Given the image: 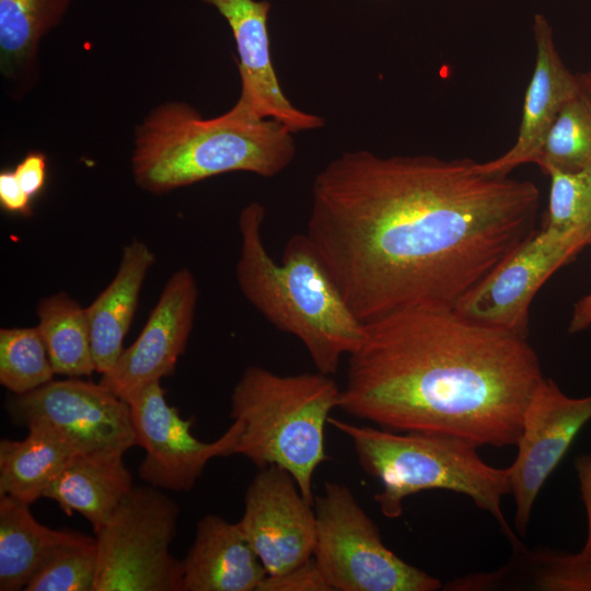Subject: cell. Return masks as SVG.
Here are the masks:
<instances>
[{"instance_id": "1", "label": "cell", "mask_w": 591, "mask_h": 591, "mask_svg": "<svg viewBox=\"0 0 591 591\" xmlns=\"http://www.w3.org/2000/svg\"><path fill=\"white\" fill-rule=\"evenodd\" d=\"M537 186L472 159L347 151L314 177L305 234L367 324L457 302L535 232Z\"/></svg>"}, {"instance_id": "2", "label": "cell", "mask_w": 591, "mask_h": 591, "mask_svg": "<svg viewBox=\"0 0 591 591\" xmlns=\"http://www.w3.org/2000/svg\"><path fill=\"white\" fill-rule=\"evenodd\" d=\"M339 407L399 432L515 445L544 378L525 336L470 322L454 310L412 309L364 324L348 356Z\"/></svg>"}, {"instance_id": "3", "label": "cell", "mask_w": 591, "mask_h": 591, "mask_svg": "<svg viewBox=\"0 0 591 591\" xmlns=\"http://www.w3.org/2000/svg\"><path fill=\"white\" fill-rule=\"evenodd\" d=\"M264 220L265 208L255 201L239 216V289L271 325L302 343L318 372L333 375L362 341L364 324L305 232L290 236L276 262L265 246Z\"/></svg>"}, {"instance_id": "4", "label": "cell", "mask_w": 591, "mask_h": 591, "mask_svg": "<svg viewBox=\"0 0 591 591\" xmlns=\"http://www.w3.org/2000/svg\"><path fill=\"white\" fill-rule=\"evenodd\" d=\"M293 132L275 119L231 108L204 118L185 102L152 109L136 127L131 171L143 190L161 195L232 172L273 177L296 157Z\"/></svg>"}, {"instance_id": "5", "label": "cell", "mask_w": 591, "mask_h": 591, "mask_svg": "<svg viewBox=\"0 0 591 591\" xmlns=\"http://www.w3.org/2000/svg\"><path fill=\"white\" fill-rule=\"evenodd\" d=\"M328 424L350 439L361 468L381 483L374 500L385 518H399L404 500L414 494L453 491L489 513L513 551L523 546L502 512V498L511 493L508 470L483 461L476 445L450 436L399 432L334 417Z\"/></svg>"}, {"instance_id": "6", "label": "cell", "mask_w": 591, "mask_h": 591, "mask_svg": "<svg viewBox=\"0 0 591 591\" xmlns=\"http://www.w3.org/2000/svg\"><path fill=\"white\" fill-rule=\"evenodd\" d=\"M340 389L322 372L282 375L260 366L245 369L231 394L230 416L243 429L235 454L258 468L277 466L314 505L313 476L328 457L325 425L339 407Z\"/></svg>"}, {"instance_id": "7", "label": "cell", "mask_w": 591, "mask_h": 591, "mask_svg": "<svg viewBox=\"0 0 591 591\" xmlns=\"http://www.w3.org/2000/svg\"><path fill=\"white\" fill-rule=\"evenodd\" d=\"M313 558L333 591H436L441 581L384 544L378 525L349 487L326 482L314 498Z\"/></svg>"}, {"instance_id": "8", "label": "cell", "mask_w": 591, "mask_h": 591, "mask_svg": "<svg viewBox=\"0 0 591 591\" xmlns=\"http://www.w3.org/2000/svg\"><path fill=\"white\" fill-rule=\"evenodd\" d=\"M178 512L162 489L134 487L95 532L93 591H183V561L170 551Z\"/></svg>"}, {"instance_id": "9", "label": "cell", "mask_w": 591, "mask_h": 591, "mask_svg": "<svg viewBox=\"0 0 591 591\" xmlns=\"http://www.w3.org/2000/svg\"><path fill=\"white\" fill-rule=\"evenodd\" d=\"M588 245L578 232L543 227L467 292L454 311L470 322L526 337L533 298Z\"/></svg>"}, {"instance_id": "10", "label": "cell", "mask_w": 591, "mask_h": 591, "mask_svg": "<svg viewBox=\"0 0 591 591\" xmlns=\"http://www.w3.org/2000/svg\"><path fill=\"white\" fill-rule=\"evenodd\" d=\"M12 421H44L78 453L120 452L136 447L129 404L104 386L77 378L58 380L8 403Z\"/></svg>"}, {"instance_id": "11", "label": "cell", "mask_w": 591, "mask_h": 591, "mask_svg": "<svg viewBox=\"0 0 591 591\" xmlns=\"http://www.w3.org/2000/svg\"><path fill=\"white\" fill-rule=\"evenodd\" d=\"M136 445L146 451L139 476L148 485L175 493L190 490L208 462L235 454L243 424L233 420L212 442L192 433V419L169 405L161 382H154L127 401Z\"/></svg>"}, {"instance_id": "12", "label": "cell", "mask_w": 591, "mask_h": 591, "mask_svg": "<svg viewBox=\"0 0 591 591\" xmlns=\"http://www.w3.org/2000/svg\"><path fill=\"white\" fill-rule=\"evenodd\" d=\"M591 420V395L570 397L543 378L523 414L518 453L507 467L514 501V525L526 534L536 497L579 431Z\"/></svg>"}, {"instance_id": "13", "label": "cell", "mask_w": 591, "mask_h": 591, "mask_svg": "<svg viewBox=\"0 0 591 591\" xmlns=\"http://www.w3.org/2000/svg\"><path fill=\"white\" fill-rule=\"evenodd\" d=\"M267 575L283 573L313 557L316 542L314 505L294 478L277 466L258 468L245 493L237 522Z\"/></svg>"}, {"instance_id": "14", "label": "cell", "mask_w": 591, "mask_h": 591, "mask_svg": "<svg viewBox=\"0 0 591 591\" xmlns=\"http://www.w3.org/2000/svg\"><path fill=\"white\" fill-rule=\"evenodd\" d=\"M198 287L187 268L176 270L138 338L125 348L100 383L126 402L154 382L170 376L184 354L194 325Z\"/></svg>"}, {"instance_id": "15", "label": "cell", "mask_w": 591, "mask_h": 591, "mask_svg": "<svg viewBox=\"0 0 591 591\" xmlns=\"http://www.w3.org/2000/svg\"><path fill=\"white\" fill-rule=\"evenodd\" d=\"M201 1L213 7L227 21L235 43L241 91L231 109L251 119H275L293 134L322 128L324 119L297 108L280 86L270 54V2Z\"/></svg>"}, {"instance_id": "16", "label": "cell", "mask_w": 591, "mask_h": 591, "mask_svg": "<svg viewBox=\"0 0 591 591\" xmlns=\"http://www.w3.org/2000/svg\"><path fill=\"white\" fill-rule=\"evenodd\" d=\"M533 37L535 66L525 91L517 140L502 155L476 162V169L484 174L506 176L522 164L535 163L558 114L579 90L578 73L564 63L552 26L543 14L534 16Z\"/></svg>"}, {"instance_id": "17", "label": "cell", "mask_w": 591, "mask_h": 591, "mask_svg": "<svg viewBox=\"0 0 591 591\" xmlns=\"http://www.w3.org/2000/svg\"><path fill=\"white\" fill-rule=\"evenodd\" d=\"M183 561V591H258L267 571L239 523L206 514Z\"/></svg>"}, {"instance_id": "18", "label": "cell", "mask_w": 591, "mask_h": 591, "mask_svg": "<svg viewBox=\"0 0 591 591\" xmlns=\"http://www.w3.org/2000/svg\"><path fill=\"white\" fill-rule=\"evenodd\" d=\"M155 255L138 239L125 246L109 285L85 308L96 372L113 369L125 349L124 339L132 322L140 290Z\"/></svg>"}, {"instance_id": "19", "label": "cell", "mask_w": 591, "mask_h": 591, "mask_svg": "<svg viewBox=\"0 0 591 591\" xmlns=\"http://www.w3.org/2000/svg\"><path fill=\"white\" fill-rule=\"evenodd\" d=\"M123 456L120 452L76 454L44 498L55 501L68 515L73 512L83 515L95 533L135 487Z\"/></svg>"}, {"instance_id": "20", "label": "cell", "mask_w": 591, "mask_h": 591, "mask_svg": "<svg viewBox=\"0 0 591 591\" xmlns=\"http://www.w3.org/2000/svg\"><path fill=\"white\" fill-rule=\"evenodd\" d=\"M495 589L591 591V544L577 553L522 546L503 567L455 578L444 587L451 591Z\"/></svg>"}, {"instance_id": "21", "label": "cell", "mask_w": 591, "mask_h": 591, "mask_svg": "<svg viewBox=\"0 0 591 591\" xmlns=\"http://www.w3.org/2000/svg\"><path fill=\"white\" fill-rule=\"evenodd\" d=\"M22 440L0 441V496L32 505L78 451L51 426L32 421Z\"/></svg>"}, {"instance_id": "22", "label": "cell", "mask_w": 591, "mask_h": 591, "mask_svg": "<svg viewBox=\"0 0 591 591\" xmlns=\"http://www.w3.org/2000/svg\"><path fill=\"white\" fill-rule=\"evenodd\" d=\"M31 505L0 496V590H24L42 564L82 534L53 530L32 514Z\"/></svg>"}, {"instance_id": "23", "label": "cell", "mask_w": 591, "mask_h": 591, "mask_svg": "<svg viewBox=\"0 0 591 591\" xmlns=\"http://www.w3.org/2000/svg\"><path fill=\"white\" fill-rule=\"evenodd\" d=\"M72 0H0V69L20 88L35 76L39 43L63 20Z\"/></svg>"}, {"instance_id": "24", "label": "cell", "mask_w": 591, "mask_h": 591, "mask_svg": "<svg viewBox=\"0 0 591 591\" xmlns=\"http://www.w3.org/2000/svg\"><path fill=\"white\" fill-rule=\"evenodd\" d=\"M37 317L55 373L77 378L96 371L85 308L58 292L39 301Z\"/></svg>"}, {"instance_id": "25", "label": "cell", "mask_w": 591, "mask_h": 591, "mask_svg": "<svg viewBox=\"0 0 591 591\" xmlns=\"http://www.w3.org/2000/svg\"><path fill=\"white\" fill-rule=\"evenodd\" d=\"M578 77V92L561 108L535 161L544 174L591 165V85Z\"/></svg>"}, {"instance_id": "26", "label": "cell", "mask_w": 591, "mask_h": 591, "mask_svg": "<svg viewBox=\"0 0 591 591\" xmlns=\"http://www.w3.org/2000/svg\"><path fill=\"white\" fill-rule=\"evenodd\" d=\"M54 374L37 326L0 329L1 385L21 395L50 382Z\"/></svg>"}, {"instance_id": "27", "label": "cell", "mask_w": 591, "mask_h": 591, "mask_svg": "<svg viewBox=\"0 0 591 591\" xmlns=\"http://www.w3.org/2000/svg\"><path fill=\"white\" fill-rule=\"evenodd\" d=\"M97 571L95 537L61 545L37 569L25 591H93Z\"/></svg>"}, {"instance_id": "28", "label": "cell", "mask_w": 591, "mask_h": 591, "mask_svg": "<svg viewBox=\"0 0 591 591\" xmlns=\"http://www.w3.org/2000/svg\"><path fill=\"white\" fill-rule=\"evenodd\" d=\"M544 227L582 234L591 244V165L573 172L549 170Z\"/></svg>"}, {"instance_id": "29", "label": "cell", "mask_w": 591, "mask_h": 591, "mask_svg": "<svg viewBox=\"0 0 591 591\" xmlns=\"http://www.w3.org/2000/svg\"><path fill=\"white\" fill-rule=\"evenodd\" d=\"M258 591H333L314 558L280 575H267Z\"/></svg>"}, {"instance_id": "30", "label": "cell", "mask_w": 591, "mask_h": 591, "mask_svg": "<svg viewBox=\"0 0 591 591\" xmlns=\"http://www.w3.org/2000/svg\"><path fill=\"white\" fill-rule=\"evenodd\" d=\"M13 173L30 196H36L44 187L47 174V158L43 152H28L14 167Z\"/></svg>"}, {"instance_id": "31", "label": "cell", "mask_w": 591, "mask_h": 591, "mask_svg": "<svg viewBox=\"0 0 591 591\" xmlns=\"http://www.w3.org/2000/svg\"><path fill=\"white\" fill-rule=\"evenodd\" d=\"M0 204L11 213L30 216L32 213V197L19 184L13 170L0 173Z\"/></svg>"}, {"instance_id": "32", "label": "cell", "mask_w": 591, "mask_h": 591, "mask_svg": "<svg viewBox=\"0 0 591 591\" xmlns=\"http://www.w3.org/2000/svg\"><path fill=\"white\" fill-rule=\"evenodd\" d=\"M573 466L587 514L588 535L586 543L591 544V454H581L577 456Z\"/></svg>"}, {"instance_id": "33", "label": "cell", "mask_w": 591, "mask_h": 591, "mask_svg": "<svg viewBox=\"0 0 591 591\" xmlns=\"http://www.w3.org/2000/svg\"><path fill=\"white\" fill-rule=\"evenodd\" d=\"M591 329V293L582 297L572 310L568 332L570 334Z\"/></svg>"}, {"instance_id": "34", "label": "cell", "mask_w": 591, "mask_h": 591, "mask_svg": "<svg viewBox=\"0 0 591 591\" xmlns=\"http://www.w3.org/2000/svg\"><path fill=\"white\" fill-rule=\"evenodd\" d=\"M584 80L591 85V70L581 73Z\"/></svg>"}]
</instances>
